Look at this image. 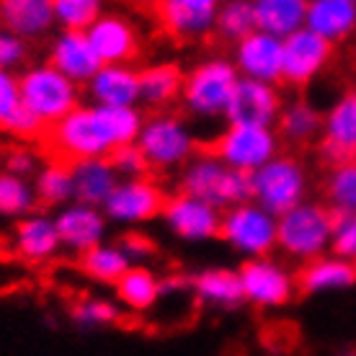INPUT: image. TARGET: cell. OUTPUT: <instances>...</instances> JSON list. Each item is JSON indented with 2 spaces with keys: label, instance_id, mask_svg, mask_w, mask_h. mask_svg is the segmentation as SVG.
Here are the masks:
<instances>
[{
  "label": "cell",
  "instance_id": "24",
  "mask_svg": "<svg viewBox=\"0 0 356 356\" xmlns=\"http://www.w3.org/2000/svg\"><path fill=\"white\" fill-rule=\"evenodd\" d=\"M184 65L176 60H152L140 67V106L145 111H168L176 108L184 90Z\"/></svg>",
  "mask_w": 356,
  "mask_h": 356
},
{
  "label": "cell",
  "instance_id": "36",
  "mask_svg": "<svg viewBox=\"0 0 356 356\" xmlns=\"http://www.w3.org/2000/svg\"><path fill=\"white\" fill-rule=\"evenodd\" d=\"M253 31H256L253 0H222L214 18V36L225 44L235 47Z\"/></svg>",
  "mask_w": 356,
  "mask_h": 356
},
{
  "label": "cell",
  "instance_id": "11",
  "mask_svg": "<svg viewBox=\"0 0 356 356\" xmlns=\"http://www.w3.org/2000/svg\"><path fill=\"white\" fill-rule=\"evenodd\" d=\"M168 194L165 184L152 173L140 178H122L101 209L111 225L134 230L161 220Z\"/></svg>",
  "mask_w": 356,
  "mask_h": 356
},
{
  "label": "cell",
  "instance_id": "16",
  "mask_svg": "<svg viewBox=\"0 0 356 356\" xmlns=\"http://www.w3.org/2000/svg\"><path fill=\"white\" fill-rule=\"evenodd\" d=\"M222 0H155L158 24L176 42H202L214 34Z\"/></svg>",
  "mask_w": 356,
  "mask_h": 356
},
{
  "label": "cell",
  "instance_id": "28",
  "mask_svg": "<svg viewBox=\"0 0 356 356\" xmlns=\"http://www.w3.org/2000/svg\"><path fill=\"white\" fill-rule=\"evenodd\" d=\"M276 132L282 137V143L289 147L315 145L323 134V108L302 93L286 98L279 122H276Z\"/></svg>",
  "mask_w": 356,
  "mask_h": 356
},
{
  "label": "cell",
  "instance_id": "45",
  "mask_svg": "<svg viewBox=\"0 0 356 356\" xmlns=\"http://www.w3.org/2000/svg\"><path fill=\"white\" fill-rule=\"evenodd\" d=\"M21 104V88H18V72L0 70V127L16 114Z\"/></svg>",
  "mask_w": 356,
  "mask_h": 356
},
{
  "label": "cell",
  "instance_id": "20",
  "mask_svg": "<svg viewBox=\"0 0 356 356\" xmlns=\"http://www.w3.org/2000/svg\"><path fill=\"white\" fill-rule=\"evenodd\" d=\"M86 34H88L90 44L104 65L134 63L140 57V49H143L137 24L129 16L116 13V10H106Z\"/></svg>",
  "mask_w": 356,
  "mask_h": 356
},
{
  "label": "cell",
  "instance_id": "40",
  "mask_svg": "<svg viewBox=\"0 0 356 356\" xmlns=\"http://www.w3.org/2000/svg\"><path fill=\"white\" fill-rule=\"evenodd\" d=\"M42 163H44L42 152L29 143H16L3 155V168L24 178H34L39 173V168H42Z\"/></svg>",
  "mask_w": 356,
  "mask_h": 356
},
{
  "label": "cell",
  "instance_id": "42",
  "mask_svg": "<svg viewBox=\"0 0 356 356\" xmlns=\"http://www.w3.org/2000/svg\"><path fill=\"white\" fill-rule=\"evenodd\" d=\"M330 253L356 264V212L336 214L333 238H330Z\"/></svg>",
  "mask_w": 356,
  "mask_h": 356
},
{
  "label": "cell",
  "instance_id": "6",
  "mask_svg": "<svg viewBox=\"0 0 356 356\" xmlns=\"http://www.w3.org/2000/svg\"><path fill=\"white\" fill-rule=\"evenodd\" d=\"M18 88H21V104L31 114L44 122L47 129L57 124L60 119L70 114L86 101L83 86L70 81L67 75L57 70L47 60L42 63H29L18 72Z\"/></svg>",
  "mask_w": 356,
  "mask_h": 356
},
{
  "label": "cell",
  "instance_id": "8",
  "mask_svg": "<svg viewBox=\"0 0 356 356\" xmlns=\"http://www.w3.org/2000/svg\"><path fill=\"white\" fill-rule=\"evenodd\" d=\"M207 150H212L225 165L250 176L284 150V143L276 132V127L225 122L212 137V143L207 145Z\"/></svg>",
  "mask_w": 356,
  "mask_h": 356
},
{
  "label": "cell",
  "instance_id": "25",
  "mask_svg": "<svg viewBox=\"0 0 356 356\" xmlns=\"http://www.w3.org/2000/svg\"><path fill=\"white\" fill-rule=\"evenodd\" d=\"M297 284H300V294H307V297L348 292L356 286V264L325 253L321 259L297 266Z\"/></svg>",
  "mask_w": 356,
  "mask_h": 356
},
{
  "label": "cell",
  "instance_id": "39",
  "mask_svg": "<svg viewBox=\"0 0 356 356\" xmlns=\"http://www.w3.org/2000/svg\"><path fill=\"white\" fill-rule=\"evenodd\" d=\"M0 134L3 137H8L13 143H29L34 145L39 140H44L47 137V124L44 122H39L26 106H21L16 114L10 116L6 124L0 127Z\"/></svg>",
  "mask_w": 356,
  "mask_h": 356
},
{
  "label": "cell",
  "instance_id": "10",
  "mask_svg": "<svg viewBox=\"0 0 356 356\" xmlns=\"http://www.w3.org/2000/svg\"><path fill=\"white\" fill-rule=\"evenodd\" d=\"M220 241L241 256V261L274 256L276 253V217L253 199L241 202L222 212Z\"/></svg>",
  "mask_w": 356,
  "mask_h": 356
},
{
  "label": "cell",
  "instance_id": "37",
  "mask_svg": "<svg viewBox=\"0 0 356 356\" xmlns=\"http://www.w3.org/2000/svg\"><path fill=\"white\" fill-rule=\"evenodd\" d=\"M323 202L333 209V214L356 212V161H346L333 165V168H325Z\"/></svg>",
  "mask_w": 356,
  "mask_h": 356
},
{
  "label": "cell",
  "instance_id": "7",
  "mask_svg": "<svg viewBox=\"0 0 356 356\" xmlns=\"http://www.w3.org/2000/svg\"><path fill=\"white\" fill-rule=\"evenodd\" d=\"M310 168L294 152H279L276 158L250 173V199L274 217L289 212L310 199Z\"/></svg>",
  "mask_w": 356,
  "mask_h": 356
},
{
  "label": "cell",
  "instance_id": "15",
  "mask_svg": "<svg viewBox=\"0 0 356 356\" xmlns=\"http://www.w3.org/2000/svg\"><path fill=\"white\" fill-rule=\"evenodd\" d=\"M284 101L286 96L279 83L241 78L230 96L225 122H232V124L276 127L279 114L284 108Z\"/></svg>",
  "mask_w": 356,
  "mask_h": 356
},
{
  "label": "cell",
  "instance_id": "12",
  "mask_svg": "<svg viewBox=\"0 0 356 356\" xmlns=\"http://www.w3.org/2000/svg\"><path fill=\"white\" fill-rule=\"evenodd\" d=\"M163 227L173 235L178 243L186 245H204V243L220 241V225H222V209L199 199V196L170 191L161 214Z\"/></svg>",
  "mask_w": 356,
  "mask_h": 356
},
{
  "label": "cell",
  "instance_id": "9",
  "mask_svg": "<svg viewBox=\"0 0 356 356\" xmlns=\"http://www.w3.org/2000/svg\"><path fill=\"white\" fill-rule=\"evenodd\" d=\"M238 274H241L245 305L256 310H284L300 294L297 268H292V264L282 256H261V259L243 261L238 266Z\"/></svg>",
  "mask_w": 356,
  "mask_h": 356
},
{
  "label": "cell",
  "instance_id": "43",
  "mask_svg": "<svg viewBox=\"0 0 356 356\" xmlns=\"http://www.w3.org/2000/svg\"><path fill=\"white\" fill-rule=\"evenodd\" d=\"M111 165L116 168V173L122 178H140V176H150V165H147V158L143 155V150L137 147V143L122 145L111 152Z\"/></svg>",
  "mask_w": 356,
  "mask_h": 356
},
{
  "label": "cell",
  "instance_id": "21",
  "mask_svg": "<svg viewBox=\"0 0 356 356\" xmlns=\"http://www.w3.org/2000/svg\"><path fill=\"white\" fill-rule=\"evenodd\" d=\"M188 294L209 312H235L245 305L238 268L207 266L188 276Z\"/></svg>",
  "mask_w": 356,
  "mask_h": 356
},
{
  "label": "cell",
  "instance_id": "31",
  "mask_svg": "<svg viewBox=\"0 0 356 356\" xmlns=\"http://www.w3.org/2000/svg\"><path fill=\"white\" fill-rule=\"evenodd\" d=\"M129 266H132V261H129L124 248L116 241H104L101 245H96V248L86 250L83 256H78L81 274L88 279L90 284H98V286H114L127 274Z\"/></svg>",
  "mask_w": 356,
  "mask_h": 356
},
{
  "label": "cell",
  "instance_id": "23",
  "mask_svg": "<svg viewBox=\"0 0 356 356\" xmlns=\"http://www.w3.org/2000/svg\"><path fill=\"white\" fill-rule=\"evenodd\" d=\"M47 63L54 65L57 70L67 75L78 86L86 83L101 70V57L96 54L93 44L86 31H72V29H60L52 36V42L47 47Z\"/></svg>",
  "mask_w": 356,
  "mask_h": 356
},
{
  "label": "cell",
  "instance_id": "26",
  "mask_svg": "<svg viewBox=\"0 0 356 356\" xmlns=\"http://www.w3.org/2000/svg\"><path fill=\"white\" fill-rule=\"evenodd\" d=\"M0 26L26 42H42L57 29L52 0H0Z\"/></svg>",
  "mask_w": 356,
  "mask_h": 356
},
{
  "label": "cell",
  "instance_id": "46",
  "mask_svg": "<svg viewBox=\"0 0 356 356\" xmlns=\"http://www.w3.org/2000/svg\"><path fill=\"white\" fill-rule=\"evenodd\" d=\"M163 300L165 297H184L188 292V276L184 274H163Z\"/></svg>",
  "mask_w": 356,
  "mask_h": 356
},
{
  "label": "cell",
  "instance_id": "38",
  "mask_svg": "<svg viewBox=\"0 0 356 356\" xmlns=\"http://www.w3.org/2000/svg\"><path fill=\"white\" fill-rule=\"evenodd\" d=\"M57 29L88 31L106 13V0H52Z\"/></svg>",
  "mask_w": 356,
  "mask_h": 356
},
{
  "label": "cell",
  "instance_id": "22",
  "mask_svg": "<svg viewBox=\"0 0 356 356\" xmlns=\"http://www.w3.org/2000/svg\"><path fill=\"white\" fill-rule=\"evenodd\" d=\"M86 101L98 106L127 108L140 106L143 88H140V65L116 63L101 65V70L83 86Z\"/></svg>",
  "mask_w": 356,
  "mask_h": 356
},
{
  "label": "cell",
  "instance_id": "4",
  "mask_svg": "<svg viewBox=\"0 0 356 356\" xmlns=\"http://www.w3.org/2000/svg\"><path fill=\"white\" fill-rule=\"evenodd\" d=\"M336 214L323 199H307L276 217V253L284 261L302 266L330 253Z\"/></svg>",
  "mask_w": 356,
  "mask_h": 356
},
{
  "label": "cell",
  "instance_id": "47",
  "mask_svg": "<svg viewBox=\"0 0 356 356\" xmlns=\"http://www.w3.org/2000/svg\"><path fill=\"white\" fill-rule=\"evenodd\" d=\"M343 356H356V351H348V354H343Z\"/></svg>",
  "mask_w": 356,
  "mask_h": 356
},
{
  "label": "cell",
  "instance_id": "33",
  "mask_svg": "<svg viewBox=\"0 0 356 356\" xmlns=\"http://www.w3.org/2000/svg\"><path fill=\"white\" fill-rule=\"evenodd\" d=\"M310 0H253L256 29L286 39L289 34L305 29Z\"/></svg>",
  "mask_w": 356,
  "mask_h": 356
},
{
  "label": "cell",
  "instance_id": "1",
  "mask_svg": "<svg viewBox=\"0 0 356 356\" xmlns=\"http://www.w3.org/2000/svg\"><path fill=\"white\" fill-rule=\"evenodd\" d=\"M143 106L111 108L83 101L78 108L47 129L44 143L54 158L67 163L111 158L122 145L137 143L145 124Z\"/></svg>",
  "mask_w": 356,
  "mask_h": 356
},
{
  "label": "cell",
  "instance_id": "13",
  "mask_svg": "<svg viewBox=\"0 0 356 356\" xmlns=\"http://www.w3.org/2000/svg\"><path fill=\"white\" fill-rule=\"evenodd\" d=\"M336 47L328 39L318 36L305 26L284 39V70H282V88L307 90L315 81H321L333 63Z\"/></svg>",
  "mask_w": 356,
  "mask_h": 356
},
{
  "label": "cell",
  "instance_id": "18",
  "mask_svg": "<svg viewBox=\"0 0 356 356\" xmlns=\"http://www.w3.org/2000/svg\"><path fill=\"white\" fill-rule=\"evenodd\" d=\"M10 245H13V253L29 266H42L57 259L63 253V243L54 222V212L36 209L16 220L10 232Z\"/></svg>",
  "mask_w": 356,
  "mask_h": 356
},
{
  "label": "cell",
  "instance_id": "27",
  "mask_svg": "<svg viewBox=\"0 0 356 356\" xmlns=\"http://www.w3.org/2000/svg\"><path fill=\"white\" fill-rule=\"evenodd\" d=\"M163 274H158L147 264H132L127 268V274L116 282L114 300L122 305L124 312L132 315H147L152 312L163 300Z\"/></svg>",
  "mask_w": 356,
  "mask_h": 356
},
{
  "label": "cell",
  "instance_id": "2",
  "mask_svg": "<svg viewBox=\"0 0 356 356\" xmlns=\"http://www.w3.org/2000/svg\"><path fill=\"white\" fill-rule=\"evenodd\" d=\"M137 147L147 158L152 176H176L204 145L199 140L191 119L181 108L147 111Z\"/></svg>",
  "mask_w": 356,
  "mask_h": 356
},
{
  "label": "cell",
  "instance_id": "17",
  "mask_svg": "<svg viewBox=\"0 0 356 356\" xmlns=\"http://www.w3.org/2000/svg\"><path fill=\"white\" fill-rule=\"evenodd\" d=\"M54 222L60 232L63 250L70 256H83L86 250L96 248L104 241H108L111 222L101 207L70 202L54 212Z\"/></svg>",
  "mask_w": 356,
  "mask_h": 356
},
{
  "label": "cell",
  "instance_id": "30",
  "mask_svg": "<svg viewBox=\"0 0 356 356\" xmlns=\"http://www.w3.org/2000/svg\"><path fill=\"white\" fill-rule=\"evenodd\" d=\"M72 184H75V202L93 207H104L122 176L116 173L108 158H86L70 163Z\"/></svg>",
  "mask_w": 356,
  "mask_h": 356
},
{
  "label": "cell",
  "instance_id": "44",
  "mask_svg": "<svg viewBox=\"0 0 356 356\" xmlns=\"http://www.w3.org/2000/svg\"><path fill=\"white\" fill-rule=\"evenodd\" d=\"M116 243L124 248V253L129 256V261H132V264H147V261L155 256V250H158L155 241H152V238L143 230V227L127 230Z\"/></svg>",
  "mask_w": 356,
  "mask_h": 356
},
{
  "label": "cell",
  "instance_id": "5",
  "mask_svg": "<svg viewBox=\"0 0 356 356\" xmlns=\"http://www.w3.org/2000/svg\"><path fill=\"white\" fill-rule=\"evenodd\" d=\"M176 191L199 196L225 212L250 199V176L225 165L212 150L202 147L176 173Z\"/></svg>",
  "mask_w": 356,
  "mask_h": 356
},
{
  "label": "cell",
  "instance_id": "14",
  "mask_svg": "<svg viewBox=\"0 0 356 356\" xmlns=\"http://www.w3.org/2000/svg\"><path fill=\"white\" fill-rule=\"evenodd\" d=\"M315 152L325 168L356 161V86L341 90L328 108H323V134Z\"/></svg>",
  "mask_w": 356,
  "mask_h": 356
},
{
  "label": "cell",
  "instance_id": "19",
  "mask_svg": "<svg viewBox=\"0 0 356 356\" xmlns=\"http://www.w3.org/2000/svg\"><path fill=\"white\" fill-rule=\"evenodd\" d=\"M232 63L241 72V78L250 81H266L282 86V70H284V39L266 34L256 29L253 34L241 39L232 47Z\"/></svg>",
  "mask_w": 356,
  "mask_h": 356
},
{
  "label": "cell",
  "instance_id": "29",
  "mask_svg": "<svg viewBox=\"0 0 356 356\" xmlns=\"http://www.w3.org/2000/svg\"><path fill=\"white\" fill-rule=\"evenodd\" d=\"M305 26L333 47L346 44L356 36V0H310Z\"/></svg>",
  "mask_w": 356,
  "mask_h": 356
},
{
  "label": "cell",
  "instance_id": "35",
  "mask_svg": "<svg viewBox=\"0 0 356 356\" xmlns=\"http://www.w3.org/2000/svg\"><path fill=\"white\" fill-rule=\"evenodd\" d=\"M36 209H39V199L34 191V181L0 168V220L16 222Z\"/></svg>",
  "mask_w": 356,
  "mask_h": 356
},
{
  "label": "cell",
  "instance_id": "34",
  "mask_svg": "<svg viewBox=\"0 0 356 356\" xmlns=\"http://www.w3.org/2000/svg\"><path fill=\"white\" fill-rule=\"evenodd\" d=\"M122 305L114 297H104V294H83L70 305L67 318L78 330L93 333V330H106L122 323Z\"/></svg>",
  "mask_w": 356,
  "mask_h": 356
},
{
  "label": "cell",
  "instance_id": "41",
  "mask_svg": "<svg viewBox=\"0 0 356 356\" xmlns=\"http://www.w3.org/2000/svg\"><path fill=\"white\" fill-rule=\"evenodd\" d=\"M31 57V42L0 26V70L21 72Z\"/></svg>",
  "mask_w": 356,
  "mask_h": 356
},
{
  "label": "cell",
  "instance_id": "32",
  "mask_svg": "<svg viewBox=\"0 0 356 356\" xmlns=\"http://www.w3.org/2000/svg\"><path fill=\"white\" fill-rule=\"evenodd\" d=\"M34 191L39 199V209L57 212L60 207L75 202V184H72V168L67 161L52 158L44 161L34 178Z\"/></svg>",
  "mask_w": 356,
  "mask_h": 356
},
{
  "label": "cell",
  "instance_id": "3",
  "mask_svg": "<svg viewBox=\"0 0 356 356\" xmlns=\"http://www.w3.org/2000/svg\"><path fill=\"white\" fill-rule=\"evenodd\" d=\"M241 81V72L225 54H209L194 63L184 75V90L178 108L202 124L225 122L227 104L235 86Z\"/></svg>",
  "mask_w": 356,
  "mask_h": 356
}]
</instances>
